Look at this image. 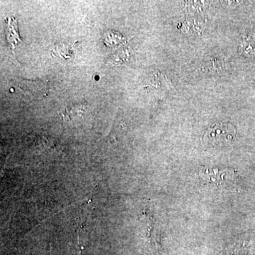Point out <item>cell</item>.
<instances>
[{"label":"cell","mask_w":255,"mask_h":255,"mask_svg":"<svg viewBox=\"0 0 255 255\" xmlns=\"http://www.w3.org/2000/svg\"><path fill=\"white\" fill-rule=\"evenodd\" d=\"M237 137L236 127L230 122L215 124L204 134L203 140L214 145H230Z\"/></svg>","instance_id":"1"},{"label":"cell","mask_w":255,"mask_h":255,"mask_svg":"<svg viewBox=\"0 0 255 255\" xmlns=\"http://www.w3.org/2000/svg\"><path fill=\"white\" fill-rule=\"evenodd\" d=\"M16 85L23 94L33 99L43 98L48 95L49 90L48 82L39 79L34 80L19 79L16 82Z\"/></svg>","instance_id":"2"},{"label":"cell","mask_w":255,"mask_h":255,"mask_svg":"<svg viewBox=\"0 0 255 255\" xmlns=\"http://www.w3.org/2000/svg\"><path fill=\"white\" fill-rule=\"evenodd\" d=\"M201 177L207 182L214 183L218 185L228 184L234 180L235 173L231 170L220 169H206L201 172Z\"/></svg>","instance_id":"3"},{"label":"cell","mask_w":255,"mask_h":255,"mask_svg":"<svg viewBox=\"0 0 255 255\" xmlns=\"http://www.w3.org/2000/svg\"><path fill=\"white\" fill-rule=\"evenodd\" d=\"M241 48L243 53L247 55H253L255 53V38L253 36H248L243 40L241 44Z\"/></svg>","instance_id":"4"},{"label":"cell","mask_w":255,"mask_h":255,"mask_svg":"<svg viewBox=\"0 0 255 255\" xmlns=\"http://www.w3.org/2000/svg\"><path fill=\"white\" fill-rule=\"evenodd\" d=\"M8 26H8V29H9V34L8 35V41H9L11 44H12L13 48H14L15 44L17 43H16V40H15L14 35L15 36L17 37V38H19L18 37L17 28H16V21L13 19V23H11V21H10Z\"/></svg>","instance_id":"5"}]
</instances>
